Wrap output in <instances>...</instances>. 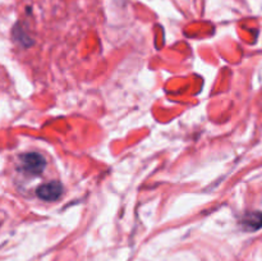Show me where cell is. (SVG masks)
Returning <instances> with one entry per match:
<instances>
[{"mask_svg":"<svg viewBox=\"0 0 262 261\" xmlns=\"http://www.w3.org/2000/svg\"><path fill=\"white\" fill-rule=\"evenodd\" d=\"M36 193L43 201H56L63 194V184L58 181L49 182L38 187Z\"/></svg>","mask_w":262,"mask_h":261,"instance_id":"obj_2","label":"cell"},{"mask_svg":"<svg viewBox=\"0 0 262 261\" xmlns=\"http://www.w3.org/2000/svg\"><path fill=\"white\" fill-rule=\"evenodd\" d=\"M243 229L247 232H255V230L262 228V212L261 211H252L247 212L241 220Z\"/></svg>","mask_w":262,"mask_h":261,"instance_id":"obj_3","label":"cell"},{"mask_svg":"<svg viewBox=\"0 0 262 261\" xmlns=\"http://www.w3.org/2000/svg\"><path fill=\"white\" fill-rule=\"evenodd\" d=\"M46 166L43 156L38 153H27L20 155V169L30 176H40Z\"/></svg>","mask_w":262,"mask_h":261,"instance_id":"obj_1","label":"cell"}]
</instances>
